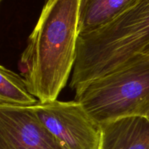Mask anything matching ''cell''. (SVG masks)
I'll list each match as a JSON object with an SVG mask.
<instances>
[{
	"instance_id": "3957f363",
	"label": "cell",
	"mask_w": 149,
	"mask_h": 149,
	"mask_svg": "<svg viewBox=\"0 0 149 149\" xmlns=\"http://www.w3.org/2000/svg\"><path fill=\"white\" fill-rule=\"evenodd\" d=\"M31 108L63 149L100 148V125L77 100L39 101Z\"/></svg>"
},
{
	"instance_id": "6da1fadb",
	"label": "cell",
	"mask_w": 149,
	"mask_h": 149,
	"mask_svg": "<svg viewBox=\"0 0 149 149\" xmlns=\"http://www.w3.org/2000/svg\"><path fill=\"white\" fill-rule=\"evenodd\" d=\"M81 0H47L19 61L20 75L40 102L57 100L77 57Z\"/></svg>"
},
{
	"instance_id": "277c9868",
	"label": "cell",
	"mask_w": 149,
	"mask_h": 149,
	"mask_svg": "<svg viewBox=\"0 0 149 149\" xmlns=\"http://www.w3.org/2000/svg\"><path fill=\"white\" fill-rule=\"evenodd\" d=\"M0 149H63L31 107L0 106Z\"/></svg>"
},
{
	"instance_id": "7a4b0ae2",
	"label": "cell",
	"mask_w": 149,
	"mask_h": 149,
	"mask_svg": "<svg viewBox=\"0 0 149 149\" xmlns=\"http://www.w3.org/2000/svg\"><path fill=\"white\" fill-rule=\"evenodd\" d=\"M75 93V100L98 124L126 116L148 118L149 53L138 54Z\"/></svg>"
},
{
	"instance_id": "5b68a950",
	"label": "cell",
	"mask_w": 149,
	"mask_h": 149,
	"mask_svg": "<svg viewBox=\"0 0 149 149\" xmlns=\"http://www.w3.org/2000/svg\"><path fill=\"white\" fill-rule=\"evenodd\" d=\"M99 149H149V120L126 116L100 124Z\"/></svg>"
},
{
	"instance_id": "52a82bcc",
	"label": "cell",
	"mask_w": 149,
	"mask_h": 149,
	"mask_svg": "<svg viewBox=\"0 0 149 149\" xmlns=\"http://www.w3.org/2000/svg\"><path fill=\"white\" fill-rule=\"evenodd\" d=\"M0 106L32 107L39 100L29 91L21 75L0 67Z\"/></svg>"
},
{
	"instance_id": "ba28073f",
	"label": "cell",
	"mask_w": 149,
	"mask_h": 149,
	"mask_svg": "<svg viewBox=\"0 0 149 149\" xmlns=\"http://www.w3.org/2000/svg\"><path fill=\"white\" fill-rule=\"evenodd\" d=\"M144 52H146V53H149V46L147 47V49L144 51Z\"/></svg>"
},
{
	"instance_id": "9c48e42d",
	"label": "cell",
	"mask_w": 149,
	"mask_h": 149,
	"mask_svg": "<svg viewBox=\"0 0 149 149\" xmlns=\"http://www.w3.org/2000/svg\"><path fill=\"white\" fill-rule=\"evenodd\" d=\"M147 119H148V120H149V116H148V118H147Z\"/></svg>"
},
{
	"instance_id": "8992f818",
	"label": "cell",
	"mask_w": 149,
	"mask_h": 149,
	"mask_svg": "<svg viewBox=\"0 0 149 149\" xmlns=\"http://www.w3.org/2000/svg\"><path fill=\"white\" fill-rule=\"evenodd\" d=\"M139 0H81L79 35L110 23L135 5Z\"/></svg>"
}]
</instances>
